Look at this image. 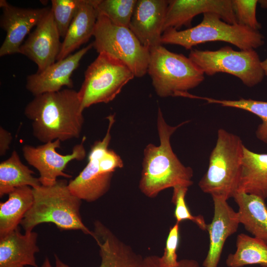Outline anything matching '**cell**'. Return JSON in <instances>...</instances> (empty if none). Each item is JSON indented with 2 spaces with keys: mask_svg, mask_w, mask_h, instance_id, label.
Returning a JSON list of instances; mask_svg holds the SVG:
<instances>
[{
  "mask_svg": "<svg viewBox=\"0 0 267 267\" xmlns=\"http://www.w3.org/2000/svg\"><path fill=\"white\" fill-rule=\"evenodd\" d=\"M149 51L147 73L160 97H187L188 90L204 81V72L189 57L171 52L162 45Z\"/></svg>",
  "mask_w": 267,
  "mask_h": 267,
  "instance_id": "6",
  "label": "cell"
},
{
  "mask_svg": "<svg viewBox=\"0 0 267 267\" xmlns=\"http://www.w3.org/2000/svg\"><path fill=\"white\" fill-rule=\"evenodd\" d=\"M84 0H52L50 8L60 37L64 38Z\"/></svg>",
  "mask_w": 267,
  "mask_h": 267,
  "instance_id": "28",
  "label": "cell"
},
{
  "mask_svg": "<svg viewBox=\"0 0 267 267\" xmlns=\"http://www.w3.org/2000/svg\"><path fill=\"white\" fill-rule=\"evenodd\" d=\"M237 24L259 31L262 28L256 16L258 0H231Z\"/></svg>",
  "mask_w": 267,
  "mask_h": 267,
  "instance_id": "30",
  "label": "cell"
},
{
  "mask_svg": "<svg viewBox=\"0 0 267 267\" xmlns=\"http://www.w3.org/2000/svg\"><path fill=\"white\" fill-rule=\"evenodd\" d=\"M8 195L0 203V237L18 228L33 203V188L29 186L17 187Z\"/></svg>",
  "mask_w": 267,
  "mask_h": 267,
  "instance_id": "23",
  "label": "cell"
},
{
  "mask_svg": "<svg viewBox=\"0 0 267 267\" xmlns=\"http://www.w3.org/2000/svg\"><path fill=\"white\" fill-rule=\"evenodd\" d=\"M34 174L13 150L10 156L0 164V197L8 194L17 187L29 186L34 188L41 185L39 178L34 177Z\"/></svg>",
  "mask_w": 267,
  "mask_h": 267,
  "instance_id": "24",
  "label": "cell"
},
{
  "mask_svg": "<svg viewBox=\"0 0 267 267\" xmlns=\"http://www.w3.org/2000/svg\"><path fill=\"white\" fill-rule=\"evenodd\" d=\"M86 139L84 136L82 142L73 147L71 153L66 155L60 154L56 150L60 148L59 140L37 147L25 144L22 147V151L27 163L39 172V179L41 185L51 186L56 182L59 177H72L64 171L70 162L74 160L81 161L85 158L86 150L84 143Z\"/></svg>",
  "mask_w": 267,
  "mask_h": 267,
  "instance_id": "11",
  "label": "cell"
},
{
  "mask_svg": "<svg viewBox=\"0 0 267 267\" xmlns=\"http://www.w3.org/2000/svg\"><path fill=\"white\" fill-rule=\"evenodd\" d=\"M136 0H94L97 15H102L113 23L129 28Z\"/></svg>",
  "mask_w": 267,
  "mask_h": 267,
  "instance_id": "27",
  "label": "cell"
},
{
  "mask_svg": "<svg viewBox=\"0 0 267 267\" xmlns=\"http://www.w3.org/2000/svg\"><path fill=\"white\" fill-rule=\"evenodd\" d=\"M244 146L238 135L223 129L218 131L207 171L198 184L202 191L226 200L233 197L238 190Z\"/></svg>",
  "mask_w": 267,
  "mask_h": 267,
  "instance_id": "5",
  "label": "cell"
},
{
  "mask_svg": "<svg viewBox=\"0 0 267 267\" xmlns=\"http://www.w3.org/2000/svg\"><path fill=\"white\" fill-rule=\"evenodd\" d=\"M261 65L265 76L267 77V58L265 60L261 61Z\"/></svg>",
  "mask_w": 267,
  "mask_h": 267,
  "instance_id": "34",
  "label": "cell"
},
{
  "mask_svg": "<svg viewBox=\"0 0 267 267\" xmlns=\"http://www.w3.org/2000/svg\"><path fill=\"white\" fill-rule=\"evenodd\" d=\"M83 111L78 91L67 88L35 96L24 113L32 122L34 136L45 143L79 138L85 121Z\"/></svg>",
  "mask_w": 267,
  "mask_h": 267,
  "instance_id": "1",
  "label": "cell"
},
{
  "mask_svg": "<svg viewBox=\"0 0 267 267\" xmlns=\"http://www.w3.org/2000/svg\"><path fill=\"white\" fill-rule=\"evenodd\" d=\"M236 246V251L229 254L226 260L227 267L258 265L267 267V243L256 237L241 233L237 237Z\"/></svg>",
  "mask_w": 267,
  "mask_h": 267,
  "instance_id": "25",
  "label": "cell"
},
{
  "mask_svg": "<svg viewBox=\"0 0 267 267\" xmlns=\"http://www.w3.org/2000/svg\"><path fill=\"white\" fill-rule=\"evenodd\" d=\"M60 37L50 9L22 44L19 53L35 62L37 72L42 71L56 61L61 46Z\"/></svg>",
  "mask_w": 267,
  "mask_h": 267,
  "instance_id": "13",
  "label": "cell"
},
{
  "mask_svg": "<svg viewBox=\"0 0 267 267\" xmlns=\"http://www.w3.org/2000/svg\"><path fill=\"white\" fill-rule=\"evenodd\" d=\"M237 191L264 200L267 198V154L256 153L244 146Z\"/></svg>",
  "mask_w": 267,
  "mask_h": 267,
  "instance_id": "21",
  "label": "cell"
},
{
  "mask_svg": "<svg viewBox=\"0 0 267 267\" xmlns=\"http://www.w3.org/2000/svg\"><path fill=\"white\" fill-rule=\"evenodd\" d=\"M194 98L206 100L208 103L219 104L224 107L244 110L255 114L262 121L256 130V136L259 140L267 144V101L243 98L235 100H220L195 95Z\"/></svg>",
  "mask_w": 267,
  "mask_h": 267,
  "instance_id": "26",
  "label": "cell"
},
{
  "mask_svg": "<svg viewBox=\"0 0 267 267\" xmlns=\"http://www.w3.org/2000/svg\"><path fill=\"white\" fill-rule=\"evenodd\" d=\"M93 36L92 47L99 53L105 52L119 59L131 69L134 77L147 72L150 51L130 29L113 23L98 15Z\"/></svg>",
  "mask_w": 267,
  "mask_h": 267,
  "instance_id": "9",
  "label": "cell"
},
{
  "mask_svg": "<svg viewBox=\"0 0 267 267\" xmlns=\"http://www.w3.org/2000/svg\"><path fill=\"white\" fill-rule=\"evenodd\" d=\"M217 41L231 44L240 50L255 49L264 44L265 37L259 31L229 24L216 13H206L199 24L184 30L169 28L164 31L161 39V44L178 45L186 49Z\"/></svg>",
  "mask_w": 267,
  "mask_h": 267,
  "instance_id": "4",
  "label": "cell"
},
{
  "mask_svg": "<svg viewBox=\"0 0 267 267\" xmlns=\"http://www.w3.org/2000/svg\"><path fill=\"white\" fill-rule=\"evenodd\" d=\"M33 204L20 225L25 231H32L43 223H52L61 230H80L93 236L80 215L81 201L70 190L66 179H58L51 186L33 188Z\"/></svg>",
  "mask_w": 267,
  "mask_h": 267,
  "instance_id": "3",
  "label": "cell"
},
{
  "mask_svg": "<svg viewBox=\"0 0 267 267\" xmlns=\"http://www.w3.org/2000/svg\"><path fill=\"white\" fill-rule=\"evenodd\" d=\"M106 119L108 125L105 135L92 145L86 166L68 183L69 188L74 195L89 202L96 201L109 190L114 172L124 165L121 157L108 148L115 115H110Z\"/></svg>",
  "mask_w": 267,
  "mask_h": 267,
  "instance_id": "7",
  "label": "cell"
},
{
  "mask_svg": "<svg viewBox=\"0 0 267 267\" xmlns=\"http://www.w3.org/2000/svg\"><path fill=\"white\" fill-rule=\"evenodd\" d=\"M212 198L214 216L207 225L209 248L203 267H218L226 240L237 231L240 223L237 212L228 204L226 200L216 196Z\"/></svg>",
  "mask_w": 267,
  "mask_h": 267,
  "instance_id": "18",
  "label": "cell"
},
{
  "mask_svg": "<svg viewBox=\"0 0 267 267\" xmlns=\"http://www.w3.org/2000/svg\"><path fill=\"white\" fill-rule=\"evenodd\" d=\"M172 126L164 119L159 108L157 127L160 144H147L144 149L142 170L139 181L140 191L149 198L156 197L168 188L188 187L192 185L193 172L185 166L174 152L170 142L172 135L180 127L187 123Z\"/></svg>",
  "mask_w": 267,
  "mask_h": 267,
  "instance_id": "2",
  "label": "cell"
},
{
  "mask_svg": "<svg viewBox=\"0 0 267 267\" xmlns=\"http://www.w3.org/2000/svg\"><path fill=\"white\" fill-rule=\"evenodd\" d=\"M188 57L204 74L212 76L220 72L231 74L248 87L257 85L265 76L261 61L254 49L236 51L229 46L216 50L192 49Z\"/></svg>",
  "mask_w": 267,
  "mask_h": 267,
  "instance_id": "10",
  "label": "cell"
},
{
  "mask_svg": "<svg viewBox=\"0 0 267 267\" xmlns=\"http://www.w3.org/2000/svg\"><path fill=\"white\" fill-rule=\"evenodd\" d=\"M11 134L1 126L0 127V156L5 154L9 149L12 141Z\"/></svg>",
  "mask_w": 267,
  "mask_h": 267,
  "instance_id": "33",
  "label": "cell"
},
{
  "mask_svg": "<svg viewBox=\"0 0 267 267\" xmlns=\"http://www.w3.org/2000/svg\"><path fill=\"white\" fill-rule=\"evenodd\" d=\"M92 47V43L66 58L56 61L44 70L29 75L26 88L34 96L49 92H56L66 86L72 89L71 76L78 68L83 57Z\"/></svg>",
  "mask_w": 267,
  "mask_h": 267,
  "instance_id": "15",
  "label": "cell"
},
{
  "mask_svg": "<svg viewBox=\"0 0 267 267\" xmlns=\"http://www.w3.org/2000/svg\"><path fill=\"white\" fill-rule=\"evenodd\" d=\"M166 0H137L130 29L144 46L150 49L162 45L161 39L168 6Z\"/></svg>",
  "mask_w": 267,
  "mask_h": 267,
  "instance_id": "16",
  "label": "cell"
},
{
  "mask_svg": "<svg viewBox=\"0 0 267 267\" xmlns=\"http://www.w3.org/2000/svg\"><path fill=\"white\" fill-rule=\"evenodd\" d=\"M134 77L124 62L107 53H98L87 68L84 80L78 91L83 110L95 104L112 101Z\"/></svg>",
  "mask_w": 267,
  "mask_h": 267,
  "instance_id": "8",
  "label": "cell"
},
{
  "mask_svg": "<svg viewBox=\"0 0 267 267\" xmlns=\"http://www.w3.org/2000/svg\"><path fill=\"white\" fill-rule=\"evenodd\" d=\"M206 13H216L229 24H237L231 0H170L163 32L169 28L178 30L183 25L190 26L195 16Z\"/></svg>",
  "mask_w": 267,
  "mask_h": 267,
  "instance_id": "14",
  "label": "cell"
},
{
  "mask_svg": "<svg viewBox=\"0 0 267 267\" xmlns=\"http://www.w3.org/2000/svg\"><path fill=\"white\" fill-rule=\"evenodd\" d=\"M40 267H56L55 266L53 267L51 264V262L48 259V258L46 257L45 258L44 262L42 266Z\"/></svg>",
  "mask_w": 267,
  "mask_h": 267,
  "instance_id": "35",
  "label": "cell"
},
{
  "mask_svg": "<svg viewBox=\"0 0 267 267\" xmlns=\"http://www.w3.org/2000/svg\"><path fill=\"white\" fill-rule=\"evenodd\" d=\"M93 236L99 248V267H139L143 257L120 240L100 222L94 223ZM56 267H71L55 255Z\"/></svg>",
  "mask_w": 267,
  "mask_h": 267,
  "instance_id": "17",
  "label": "cell"
},
{
  "mask_svg": "<svg viewBox=\"0 0 267 267\" xmlns=\"http://www.w3.org/2000/svg\"><path fill=\"white\" fill-rule=\"evenodd\" d=\"M179 223L170 228L163 255L159 262L163 267H176L178 264L177 251L179 243Z\"/></svg>",
  "mask_w": 267,
  "mask_h": 267,
  "instance_id": "31",
  "label": "cell"
},
{
  "mask_svg": "<svg viewBox=\"0 0 267 267\" xmlns=\"http://www.w3.org/2000/svg\"><path fill=\"white\" fill-rule=\"evenodd\" d=\"M258 3L262 8L267 9V0H258Z\"/></svg>",
  "mask_w": 267,
  "mask_h": 267,
  "instance_id": "36",
  "label": "cell"
},
{
  "mask_svg": "<svg viewBox=\"0 0 267 267\" xmlns=\"http://www.w3.org/2000/svg\"><path fill=\"white\" fill-rule=\"evenodd\" d=\"M38 236L33 230L22 234L17 228L0 237V267H38Z\"/></svg>",
  "mask_w": 267,
  "mask_h": 267,
  "instance_id": "19",
  "label": "cell"
},
{
  "mask_svg": "<svg viewBox=\"0 0 267 267\" xmlns=\"http://www.w3.org/2000/svg\"><path fill=\"white\" fill-rule=\"evenodd\" d=\"M97 18L94 0H84L63 39L56 61L71 54L93 36Z\"/></svg>",
  "mask_w": 267,
  "mask_h": 267,
  "instance_id": "20",
  "label": "cell"
},
{
  "mask_svg": "<svg viewBox=\"0 0 267 267\" xmlns=\"http://www.w3.org/2000/svg\"><path fill=\"white\" fill-rule=\"evenodd\" d=\"M2 13L0 27L6 33L0 48V56L19 53L24 39L31 30L36 26L50 8H24L13 6L5 0H0Z\"/></svg>",
  "mask_w": 267,
  "mask_h": 267,
  "instance_id": "12",
  "label": "cell"
},
{
  "mask_svg": "<svg viewBox=\"0 0 267 267\" xmlns=\"http://www.w3.org/2000/svg\"><path fill=\"white\" fill-rule=\"evenodd\" d=\"M139 267H163L159 262V256L150 255L143 258ZM176 267H200L198 262L192 259H183L179 261Z\"/></svg>",
  "mask_w": 267,
  "mask_h": 267,
  "instance_id": "32",
  "label": "cell"
},
{
  "mask_svg": "<svg viewBox=\"0 0 267 267\" xmlns=\"http://www.w3.org/2000/svg\"><path fill=\"white\" fill-rule=\"evenodd\" d=\"M233 198L239 207L237 214L240 223L254 237L267 243V207L265 200L239 191Z\"/></svg>",
  "mask_w": 267,
  "mask_h": 267,
  "instance_id": "22",
  "label": "cell"
},
{
  "mask_svg": "<svg viewBox=\"0 0 267 267\" xmlns=\"http://www.w3.org/2000/svg\"><path fill=\"white\" fill-rule=\"evenodd\" d=\"M188 187H176L173 188L172 202L175 205L174 217L177 222L190 220L195 223L202 230H207V225L202 215L193 216L190 213L185 202V195Z\"/></svg>",
  "mask_w": 267,
  "mask_h": 267,
  "instance_id": "29",
  "label": "cell"
}]
</instances>
